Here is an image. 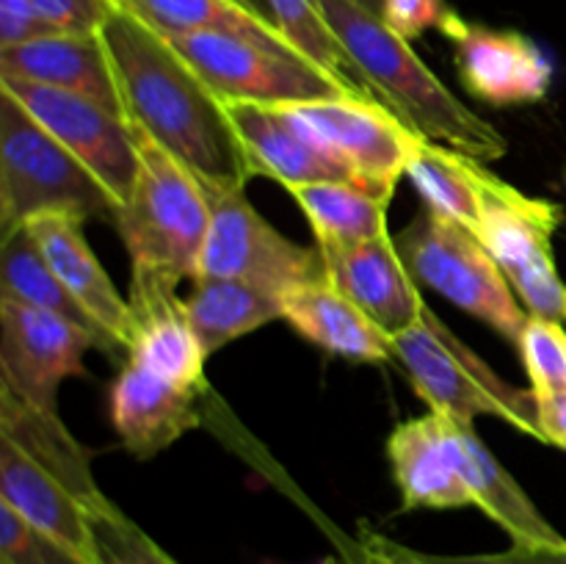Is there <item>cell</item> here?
<instances>
[{"label": "cell", "instance_id": "b9f144b4", "mask_svg": "<svg viewBox=\"0 0 566 564\" xmlns=\"http://www.w3.org/2000/svg\"><path fill=\"white\" fill-rule=\"evenodd\" d=\"M346 564H363V562H359V558H357V553H352V556L346 558Z\"/></svg>", "mask_w": 566, "mask_h": 564}, {"label": "cell", "instance_id": "2e32d148", "mask_svg": "<svg viewBox=\"0 0 566 564\" xmlns=\"http://www.w3.org/2000/svg\"><path fill=\"white\" fill-rule=\"evenodd\" d=\"M392 479L403 498V512L412 509L473 506L459 470L453 420L440 412L403 420L387 440Z\"/></svg>", "mask_w": 566, "mask_h": 564}, {"label": "cell", "instance_id": "cb8c5ba5", "mask_svg": "<svg viewBox=\"0 0 566 564\" xmlns=\"http://www.w3.org/2000/svg\"><path fill=\"white\" fill-rule=\"evenodd\" d=\"M0 437L14 442L33 462H39L61 484L70 487L86 503L92 518L111 503V498L94 481L92 457L70 435L59 412L31 407L14 393L0 387Z\"/></svg>", "mask_w": 566, "mask_h": 564}, {"label": "cell", "instance_id": "9c48e42d", "mask_svg": "<svg viewBox=\"0 0 566 564\" xmlns=\"http://www.w3.org/2000/svg\"><path fill=\"white\" fill-rule=\"evenodd\" d=\"M210 227L197 276H230L285 296L304 282L324 280L321 249L302 247L269 224L247 199V188H205Z\"/></svg>", "mask_w": 566, "mask_h": 564}, {"label": "cell", "instance_id": "6da1fadb", "mask_svg": "<svg viewBox=\"0 0 566 564\" xmlns=\"http://www.w3.org/2000/svg\"><path fill=\"white\" fill-rule=\"evenodd\" d=\"M99 39L114 66L125 119L180 160L205 188H247L254 175L227 103L169 39L122 6Z\"/></svg>", "mask_w": 566, "mask_h": 564}, {"label": "cell", "instance_id": "30bf717a", "mask_svg": "<svg viewBox=\"0 0 566 564\" xmlns=\"http://www.w3.org/2000/svg\"><path fill=\"white\" fill-rule=\"evenodd\" d=\"M0 92L11 94L55 142L64 144L103 182L116 208L125 202L142 164L136 133L125 116L83 94L14 77H0Z\"/></svg>", "mask_w": 566, "mask_h": 564}, {"label": "cell", "instance_id": "74e56055", "mask_svg": "<svg viewBox=\"0 0 566 564\" xmlns=\"http://www.w3.org/2000/svg\"><path fill=\"white\" fill-rule=\"evenodd\" d=\"M354 553L363 564H431L426 553L401 545V542L390 540V536L379 534L374 529H365V525L359 531Z\"/></svg>", "mask_w": 566, "mask_h": 564}, {"label": "cell", "instance_id": "ac0fdd59", "mask_svg": "<svg viewBox=\"0 0 566 564\" xmlns=\"http://www.w3.org/2000/svg\"><path fill=\"white\" fill-rule=\"evenodd\" d=\"M33 241L42 249L44 260L55 271L61 285L83 307V313L127 352L133 330L130 302L116 291L111 276L99 265L97 254L86 241V221L77 216L53 213L33 219L28 224Z\"/></svg>", "mask_w": 566, "mask_h": 564}, {"label": "cell", "instance_id": "603a6c76", "mask_svg": "<svg viewBox=\"0 0 566 564\" xmlns=\"http://www.w3.org/2000/svg\"><path fill=\"white\" fill-rule=\"evenodd\" d=\"M453 435H457L459 470L473 498V506L495 520L512 536V542L520 545H566L564 536L547 523L545 514L525 495L514 476L481 442L473 424L453 420Z\"/></svg>", "mask_w": 566, "mask_h": 564}, {"label": "cell", "instance_id": "8992f818", "mask_svg": "<svg viewBox=\"0 0 566 564\" xmlns=\"http://www.w3.org/2000/svg\"><path fill=\"white\" fill-rule=\"evenodd\" d=\"M396 247L420 288L440 293L506 341H520L528 313L473 230L423 205L398 232Z\"/></svg>", "mask_w": 566, "mask_h": 564}, {"label": "cell", "instance_id": "5b68a950", "mask_svg": "<svg viewBox=\"0 0 566 564\" xmlns=\"http://www.w3.org/2000/svg\"><path fill=\"white\" fill-rule=\"evenodd\" d=\"M392 359L401 365L431 412L459 424H473L479 415H486L542 440L534 393L492 370V365L459 341L431 310L392 337Z\"/></svg>", "mask_w": 566, "mask_h": 564}, {"label": "cell", "instance_id": "836d02e7", "mask_svg": "<svg viewBox=\"0 0 566 564\" xmlns=\"http://www.w3.org/2000/svg\"><path fill=\"white\" fill-rule=\"evenodd\" d=\"M39 20L53 33H99L116 0H31Z\"/></svg>", "mask_w": 566, "mask_h": 564}, {"label": "cell", "instance_id": "7a4b0ae2", "mask_svg": "<svg viewBox=\"0 0 566 564\" xmlns=\"http://www.w3.org/2000/svg\"><path fill=\"white\" fill-rule=\"evenodd\" d=\"M321 9L374 97L403 125L484 164L506 158V136L468 108L379 14L354 0H321Z\"/></svg>", "mask_w": 566, "mask_h": 564}, {"label": "cell", "instance_id": "e0dca14e", "mask_svg": "<svg viewBox=\"0 0 566 564\" xmlns=\"http://www.w3.org/2000/svg\"><path fill=\"white\" fill-rule=\"evenodd\" d=\"M197 396L199 387L177 385L142 365L127 363L111 387V424L127 453L153 459L202 424Z\"/></svg>", "mask_w": 566, "mask_h": 564}, {"label": "cell", "instance_id": "1f68e13d", "mask_svg": "<svg viewBox=\"0 0 566 564\" xmlns=\"http://www.w3.org/2000/svg\"><path fill=\"white\" fill-rule=\"evenodd\" d=\"M97 564H177L147 531L133 523L114 501L92 518Z\"/></svg>", "mask_w": 566, "mask_h": 564}, {"label": "cell", "instance_id": "9a60e30c", "mask_svg": "<svg viewBox=\"0 0 566 564\" xmlns=\"http://www.w3.org/2000/svg\"><path fill=\"white\" fill-rule=\"evenodd\" d=\"M321 258L326 280L390 337L409 330L429 310L390 232L363 243L321 249Z\"/></svg>", "mask_w": 566, "mask_h": 564}, {"label": "cell", "instance_id": "83f0119b", "mask_svg": "<svg viewBox=\"0 0 566 564\" xmlns=\"http://www.w3.org/2000/svg\"><path fill=\"white\" fill-rule=\"evenodd\" d=\"M481 166L484 160H475L420 136L409 153L403 177H409V182L418 188L426 208L459 221L479 236Z\"/></svg>", "mask_w": 566, "mask_h": 564}, {"label": "cell", "instance_id": "d6a6232c", "mask_svg": "<svg viewBox=\"0 0 566 564\" xmlns=\"http://www.w3.org/2000/svg\"><path fill=\"white\" fill-rule=\"evenodd\" d=\"M0 564H92L0 503Z\"/></svg>", "mask_w": 566, "mask_h": 564}, {"label": "cell", "instance_id": "ffe728a7", "mask_svg": "<svg viewBox=\"0 0 566 564\" xmlns=\"http://www.w3.org/2000/svg\"><path fill=\"white\" fill-rule=\"evenodd\" d=\"M0 77L83 94L122 114L114 66L99 33H50L17 48H0Z\"/></svg>", "mask_w": 566, "mask_h": 564}, {"label": "cell", "instance_id": "7402d4cb", "mask_svg": "<svg viewBox=\"0 0 566 564\" xmlns=\"http://www.w3.org/2000/svg\"><path fill=\"white\" fill-rule=\"evenodd\" d=\"M282 318L304 341L348 363H385L392 357V337L326 276L287 291L282 296Z\"/></svg>", "mask_w": 566, "mask_h": 564}, {"label": "cell", "instance_id": "7c38bea8", "mask_svg": "<svg viewBox=\"0 0 566 564\" xmlns=\"http://www.w3.org/2000/svg\"><path fill=\"white\" fill-rule=\"evenodd\" d=\"M315 136L329 144L359 180L374 191L392 197L396 182L403 177L409 153L418 133L403 125L379 100L359 94L313 100V103L287 105Z\"/></svg>", "mask_w": 566, "mask_h": 564}, {"label": "cell", "instance_id": "44dd1931", "mask_svg": "<svg viewBox=\"0 0 566 564\" xmlns=\"http://www.w3.org/2000/svg\"><path fill=\"white\" fill-rule=\"evenodd\" d=\"M0 503L77 556L97 564L92 512L86 503L6 437H0Z\"/></svg>", "mask_w": 566, "mask_h": 564}, {"label": "cell", "instance_id": "f546056e", "mask_svg": "<svg viewBox=\"0 0 566 564\" xmlns=\"http://www.w3.org/2000/svg\"><path fill=\"white\" fill-rule=\"evenodd\" d=\"M271 9H274L276 28L291 42L293 50H298L304 59L321 66L326 75L340 81L348 92L376 100L343 50V44L332 33L324 9H321V0H271Z\"/></svg>", "mask_w": 566, "mask_h": 564}, {"label": "cell", "instance_id": "4fadbf2b", "mask_svg": "<svg viewBox=\"0 0 566 564\" xmlns=\"http://www.w3.org/2000/svg\"><path fill=\"white\" fill-rule=\"evenodd\" d=\"M440 31L451 39L464 88L481 103L497 108L539 103L551 88V59L525 33L468 22L457 11L446 17Z\"/></svg>", "mask_w": 566, "mask_h": 564}, {"label": "cell", "instance_id": "d590c367", "mask_svg": "<svg viewBox=\"0 0 566 564\" xmlns=\"http://www.w3.org/2000/svg\"><path fill=\"white\" fill-rule=\"evenodd\" d=\"M431 564H566V545H520L514 542L501 553H468V556H437L426 553Z\"/></svg>", "mask_w": 566, "mask_h": 564}, {"label": "cell", "instance_id": "3957f363", "mask_svg": "<svg viewBox=\"0 0 566 564\" xmlns=\"http://www.w3.org/2000/svg\"><path fill=\"white\" fill-rule=\"evenodd\" d=\"M138 142V175L114 227L130 254V282L177 288L197 276L199 254L210 227L205 186L147 133Z\"/></svg>", "mask_w": 566, "mask_h": 564}, {"label": "cell", "instance_id": "277c9868", "mask_svg": "<svg viewBox=\"0 0 566 564\" xmlns=\"http://www.w3.org/2000/svg\"><path fill=\"white\" fill-rule=\"evenodd\" d=\"M53 213L114 221L116 199L11 94L0 92V241Z\"/></svg>", "mask_w": 566, "mask_h": 564}, {"label": "cell", "instance_id": "ab89813d", "mask_svg": "<svg viewBox=\"0 0 566 564\" xmlns=\"http://www.w3.org/2000/svg\"><path fill=\"white\" fill-rule=\"evenodd\" d=\"M238 3H241V6H247V9L252 11V14H258L260 20H263V22H269V25H274V28H276V20H274V9H271V0H238ZM276 31H280V28H276Z\"/></svg>", "mask_w": 566, "mask_h": 564}, {"label": "cell", "instance_id": "484cf974", "mask_svg": "<svg viewBox=\"0 0 566 564\" xmlns=\"http://www.w3.org/2000/svg\"><path fill=\"white\" fill-rule=\"evenodd\" d=\"M315 232V247L335 249L387 236L390 199L357 180L310 182L291 188Z\"/></svg>", "mask_w": 566, "mask_h": 564}, {"label": "cell", "instance_id": "7bdbcfd3", "mask_svg": "<svg viewBox=\"0 0 566 564\" xmlns=\"http://www.w3.org/2000/svg\"><path fill=\"white\" fill-rule=\"evenodd\" d=\"M564 324H566V318H564Z\"/></svg>", "mask_w": 566, "mask_h": 564}, {"label": "cell", "instance_id": "ba28073f", "mask_svg": "<svg viewBox=\"0 0 566 564\" xmlns=\"http://www.w3.org/2000/svg\"><path fill=\"white\" fill-rule=\"evenodd\" d=\"M166 39L224 103L298 105L354 94L304 55L280 53L249 39L227 33H169Z\"/></svg>", "mask_w": 566, "mask_h": 564}, {"label": "cell", "instance_id": "52a82bcc", "mask_svg": "<svg viewBox=\"0 0 566 564\" xmlns=\"http://www.w3.org/2000/svg\"><path fill=\"white\" fill-rule=\"evenodd\" d=\"M564 219L562 205L528 197L481 166L479 238L528 315L564 321L566 285L556 269L553 236Z\"/></svg>", "mask_w": 566, "mask_h": 564}, {"label": "cell", "instance_id": "4316f807", "mask_svg": "<svg viewBox=\"0 0 566 564\" xmlns=\"http://www.w3.org/2000/svg\"><path fill=\"white\" fill-rule=\"evenodd\" d=\"M0 299H9V302H20L28 304V307H39L48 310V313L61 315V318L72 321V324L92 332L99 352H122V348L116 346V343L111 341L86 313H83L81 304L66 293V288L61 285L55 271L50 269V263L44 260L42 249L33 241L28 227H22L14 236L0 241Z\"/></svg>", "mask_w": 566, "mask_h": 564}, {"label": "cell", "instance_id": "4dcf8cb0", "mask_svg": "<svg viewBox=\"0 0 566 564\" xmlns=\"http://www.w3.org/2000/svg\"><path fill=\"white\" fill-rule=\"evenodd\" d=\"M517 352L534 396L566 390V324L528 315L520 332Z\"/></svg>", "mask_w": 566, "mask_h": 564}, {"label": "cell", "instance_id": "5bb4252c", "mask_svg": "<svg viewBox=\"0 0 566 564\" xmlns=\"http://www.w3.org/2000/svg\"><path fill=\"white\" fill-rule=\"evenodd\" d=\"M238 144L254 177H271L291 191L296 186L357 180V171L321 142L287 105L227 103Z\"/></svg>", "mask_w": 566, "mask_h": 564}, {"label": "cell", "instance_id": "f35d334b", "mask_svg": "<svg viewBox=\"0 0 566 564\" xmlns=\"http://www.w3.org/2000/svg\"><path fill=\"white\" fill-rule=\"evenodd\" d=\"M536 398V424L542 442H551L566 451V390L547 393Z\"/></svg>", "mask_w": 566, "mask_h": 564}, {"label": "cell", "instance_id": "8fae6325", "mask_svg": "<svg viewBox=\"0 0 566 564\" xmlns=\"http://www.w3.org/2000/svg\"><path fill=\"white\" fill-rule=\"evenodd\" d=\"M92 332L48 310L0 299V387L48 412L55 409L61 382L86 374Z\"/></svg>", "mask_w": 566, "mask_h": 564}, {"label": "cell", "instance_id": "e575fe53", "mask_svg": "<svg viewBox=\"0 0 566 564\" xmlns=\"http://www.w3.org/2000/svg\"><path fill=\"white\" fill-rule=\"evenodd\" d=\"M448 14L451 9L446 6V0H385L381 3L385 25L407 42L423 36L429 28H442Z\"/></svg>", "mask_w": 566, "mask_h": 564}, {"label": "cell", "instance_id": "f1b7e54d", "mask_svg": "<svg viewBox=\"0 0 566 564\" xmlns=\"http://www.w3.org/2000/svg\"><path fill=\"white\" fill-rule=\"evenodd\" d=\"M116 6L166 36L169 33H227V36L265 44L280 53L302 55L274 25L260 20L238 0H116Z\"/></svg>", "mask_w": 566, "mask_h": 564}, {"label": "cell", "instance_id": "d6986e66", "mask_svg": "<svg viewBox=\"0 0 566 564\" xmlns=\"http://www.w3.org/2000/svg\"><path fill=\"white\" fill-rule=\"evenodd\" d=\"M127 302L133 313L127 363L142 365L177 385L202 387L208 354L188 318L186 299L177 296V288L130 282Z\"/></svg>", "mask_w": 566, "mask_h": 564}, {"label": "cell", "instance_id": "8d00e7d4", "mask_svg": "<svg viewBox=\"0 0 566 564\" xmlns=\"http://www.w3.org/2000/svg\"><path fill=\"white\" fill-rule=\"evenodd\" d=\"M50 33L31 0H0V48H17Z\"/></svg>", "mask_w": 566, "mask_h": 564}, {"label": "cell", "instance_id": "d4e9b609", "mask_svg": "<svg viewBox=\"0 0 566 564\" xmlns=\"http://www.w3.org/2000/svg\"><path fill=\"white\" fill-rule=\"evenodd\" d=\"M186 310L205 354L210 357L238 337L280 321L282 296L269 288L230 276H193Z\"/></svg>", "mask_w": 566, "mask_h": 564}, {"label": "cell", "instance_id": "60d3db41", "mask_svg": "<svg viewBox=\"0 0 566 564\" xmlns=\"http://www.w3.org/2000/svg\"><path fill=\"white\" fill-rule=\"evenodd\" d=\"M354 3H359V6H363V9L374 11V14L381 17V3H385V0H354Z\"/></svg>", "mask_w": 566, "mask_h": 564}]
</instances>
